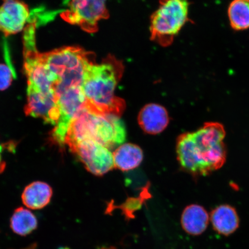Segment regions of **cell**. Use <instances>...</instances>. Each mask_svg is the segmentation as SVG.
<instances>
[{
    "instance_id": "cell-16",
    "label": "cell",
    "mask_w": 249,
    "mask_h": 249,
    "mask_svg": "<svg viewBox=\"0 0 249 249\" xmlns=\"http://www.w3.org/2000/svg\"><path fill=\"white\" fill-rule=\"evenodd\" d=\"M3 148L4 147L0 144V174H1L5 170L6 167L5 161L2 160V153Z\"/></svg>"
},
{
    "instance_id": "cell-13",
    "label": "cell",
    "mask_w": 249,
    "mask_h": 249,
    "mask_svg": "<svg viewBox=\"0 0 249 249\" xmlns=\"http://www.w3.org/2000/svg\"><path fill=\"white\" fill-rule=\"evenodd\" d=\"M10 227L12 231L17 234L26 236L36 229L38 221L29 210L24 208H18L11 217Z\"/></svg>"
},
{
    "instance_id": "cell-14",
    "label": "cell",
    "mask_w": 249,
    "mask_h": 249,
    "mask_svg": "<svg viewBox=\"0 0 249 249\" xmlns=\"http://www.w3.org/2000/svg\"><path fill=\"white\" fill-rule=\"evenodd\" d=\"M228 17L233 30L249 29V0H232L228 8Z\"/></svg>"
},
{
    "instance_id": "cell-6",
    "label": "cell",
    "mask_w": 249,
    "mask_h": 249,
    "mask_svg": "<svg viewBox=\"0 0 249 249\" xmlns=\"http://www.w3.org/2000/svg\"><path fill=\"white\" fill-rule=\"evenodd\" d=\"M69 147L93 175H104L114 168L113 152L97 142L84 140Z\"/></svg>"
},
{
    "instance_id": "cell-17",
    "label": "cell",
    "mask_w": 249,
    "mask_h": 249,
    "mask_svg": "<svg viewBox=\"0 0 249 249\" xmlns=\"http://www.w3.org/2000/svg\"><path fill=\"white\" fill-rule=\"evenodd\" d=\"M23 249H37V245L36 244H32L29 246V247Z\"/></svg>"
},
{
    "instance_id": "cell-15",
    "label": "cell",
    "mask_w": 249,
    "mask_h": 249,
    "mask_svg": "<svg viewBox=\"0 0 249 249\" xmlns=\"http://www.w3.org/2000/svg\"><path fill=\"white\" fill-rule=\"evenodd\" d=\"M14 78V71L9 65L0 64V91H4L11 86Z\"/></svg>"
},
{
    "instance_id": "cell-5",
    "label": "cell",
    "mask_w": 249,
    "mask_h": 249,
    "mask_svg": "<svg viewBox=\"0 0 249 249\" xmlns=\"http://www.w3.org/2000/svg\"><path fill=\"white\" fill-rule=\"evenodd\" d=\"M107 1L70 0L68 9L62 12L61 17L67 22L79 26L87 33H96L99 21L108 18Z\"/></svg>"
},
{
    "instance_id": "cell-11",
    "label": "cell",
    "mask_w": 249,
    "mask_h": 249,
    "mask_svg": "<svg viewBox=\"0 0 249 249\" xmlns=\"http://www.w3.org/2000/svg\"><path fill=\"white\" fill-rule=\"evenodd\" d=\"M114 167L123 171L132 170L140 166L143 160V152L138 145L125 143L113 152Z\"/></svg>"
},
{
    "instance_id": "cell-9",
    "label": "cell",
    "mask_w": 249,
    "mask_h": 249,
    "mask_svg": "<svg viewBox=\"0 0 249 249\" xmlns=\"http://www.w3.org/2000/svg\"><path fill=\"white\" fill-rule=\"evenodd\" d=\"M210 220L213 228L221 235L228 236L239 227V219L234 208L221 205L211 212Z\"/></svg>"
},
{
    "instance_id": "cell-7",
    "label": "cell",
    "mask_w": 249,
    "mask_h": 249,
    "mask_svg": "<svg viewBox=\"0 0 249 249\" xmlns=\"http://www.w3.org/2000/svg\"><path fill=\"white\" fill-rule=\"evenodd\" d=\"M0 6V32L8 36L22 31L30 14L29 7L21 0H2Z\"/></svg>"
},
{
    "instance_id": "cell-18",
    "label": "cell",
    "mask_w": 249,
    "mask_h": 249,
    "mask_svg": "<svg viewBox=\"0 0 249 249\" xmlns=\"http://www.w3.org/2000/svg\"><path fill=\"white\" fill-rule=\"evenodd\" d=\"M58 249H70L68 247H60Z\"/></svg>"
},
{
    "instance_id": "cell-4",
    "label": "cell",
    "mask_w": 249,
    "mask_h": 249,
    "mask_svg": "<svg viewBox=\"0 0 249 249\" xmlns=\"http://www.w3.org/2000/svg\"><path fill=\"white\" fill-rule=\"evenodd\" d=\"M189 0H160L152 15L150 32L152 40L168 46L189 21Z\"/></svg>"
},
{
    "instance_id": "cell-2",
    "label": "cell",
    "mask_w": 249,
    "mask_h": 249,
    "mask_svg": "<svg viewBox=\"0 0 249 249\" xmlns=\"http://www.w3.org/2000/svg\"><path fill=\"white\" fill-rule=\"evenodd\" d=\"M124 69L122 62L111 55L101 64H96L91 61L87 65L82 86L87 110L97 114L121 116L125 104L123 99L115 95V90Z\"/></svg>"
},
{
    "instance_id": "cell-8",
    "label": "cell",
    "mask_w": 249,
    "mask_h": 249,
    "mask_svg": "<svg viewBox=\"0 0 249 249\" xmlns=\"http://www.w3.org/2000/svg\"><path fill=\"white\" fill-rule=\"evenodd\" d=\"M138 123L146 133L158 135L162 132L169 124V114L162 106L149 104L144 106L139 112Z\"/></svg>"
},
{
    "instance_id": "cell-3",
    "label": "cell",
    "mask_w": 249,
    "mask_h": 249,
    "mask_svg": "<svg viewBox=\"0 0 249 249\" xmlns=\"http://www.w3.org/2000/svg\"><path fill=\"white\" fill-rule=\"evenodd\" d=\"M126 136L125 126L120 117L86 109L71 123L65 144L69 147L84 140H92L110 149L122 145Z\"/></svg>"
},
{
    "instance_id": "cell-10",
    "label": "cell",
    "mask_w": 249,
    "mask_h": 249,
    "mask_svg": "<svg viewBox=\"0 0 249 249\" xmlns=\"http://www.w3.org/2000/svg\"><path fill=\"white\" fill-rule=\"evenodd\" d=\"M210 218L204 208L192 204L185 208L181 216L183 230L192 235H199L206 230Z\"/></svg>"
},
{
    "instance_id": "cell-1",
    "label": "cell",
    "mask_w": 249,
    "mask_h": 249,
    "mask_svg": "<svg viewBox=\"0 0 249 249\" xmlns=\"http://www.w3.org/2000/svg\"><path fill=\"white\" fill-rule=\"evenodd\" d=\"M225 136L222 124L212 122L197 131L180 135L177 141L180 166L195 176H207L220 169L226 160Z\"/></svg>"
},
{
    "instance_id": "cell-12",
    "label": "cell",
    "mask_w": 249,
    "mask_h": 249,
    "mask_svg": "<svg viewBox=\"0 0 249 249\" xmlns=\"http://www.w3.org/2000/svg\"><path fill=\"white\" fill-rule=\"evenodd\" d=\"M52 194L51 186L45 182L38 181L27 186L21 198L27 207L33 210H39L49 203Z\"/></svg>"
}]
</instances>
